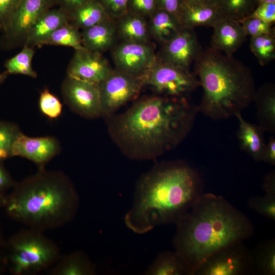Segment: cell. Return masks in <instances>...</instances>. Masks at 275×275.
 <instances>
[{"label":"cell","instance_id":"obj_26","mask_svg":"<svg viewBox=\"0 0 275 275\" xmlns=\"http://www.w3.org/2000/svg\"><path fill=\"white\" fill-rule=\"evenodd\" d=\"M147 275H189L186 266L175 251L159 253L145 271Z\"/></svg>","mask_w":275,"mask_h":275},{"label":"cell","instance_id":"obj_39","mask_svg":"<svg viewBox=\"0 0 275 275\" xmlns=\"http://www.w3.org/2000/svg\"><path fill=\"white\" fill-rule=\"evenodd\" d=\"M20 0H0V30L4 31Z\"/></svg>","mask_w":275,"mask_h":275},{"label":"cell","instance_id":"obj_24","mask_svg":"<svg viewBox=\"0 0 275 275\" xmlns=\"http://www.w3.org/2000/svg\"><path fill=\"white\" fill-rule=\"evenodd\" d=\"M115 23L117 35L122 41L148 43L150 34L146 17L127 11Z\"/></svg>","mask_w":275,"mask_h":275},{"label":"cell","instance_id":"obj_34","mask_svg":"<svg viewBox=\"0 0 275 275\" xmlns=\"http://www.w3.org/2000/svg\"><path fill=\"white\" fill-rule=\"evenodd\" d=\"M238 21L242 25L246 35L251 37L266 35H275L273 25L260 19L246 17Z\"/></svg>","mask_w":275,"mask_h":275},{"label":"cell","instance_id":"obj_33","mask_svg":"<svg viewBox=\"0 0 275 275\" xmlns=\"http://www.w3.org/2000/svg\"><path fill=\"white\" fill-rule=\"evenodd\" d=\"M250 208L271 220H275V196H253L248 200Z\"/></svg>","mask_w":275,"mask_h":275},{"label":"cell","instance_id":"obj_11","mask_svg":"<svg viewBox=\"0 0 275 275\" xmlns=\"http://www.w3.org/2000/svg\"><path fill=\"white\" fill-rule=\"evenodd\" d=\"M55 5L54 0H20L3 31L4 42L9 45L22 41L24 42L32 26L42 14Z\"/></svg>","mask_w":275,"mask_h":275},{"label":"cell","instance_id":"obj_5","mask_svg":"<svg viewBox=\"0 0 275 275\" xmlns=\"http://www.w3.org/2000/svg\"><path fill=\"white\" fill-rule=\"evenodd\" d=\"M194 63L203 91L199 112L213 120L226 119L253 102L256 89L252 72L233 56L210 47Z\"/></svg>","mask_w":275,"mask_h":275},{"label":"cell","instance_id":"obj_29","mask_svg":"<svg viewBox=\"0 0 275 275\" xmlns=\"http://www.w3.org/2000/svg\"><path fill=\"white\" fill-rule=\"evenodd\" d=\"M34 53V47L24 45L20 52L6 61V71L9 74H19L36 78L37 74L32 66Z\"/></svg>","mask_w":275,"mask_h":275},{"label":"cell","instance_id":"obj_13","mask_svg":"<svg viewBox=\"0 0 275 275\" xmlns=\"http://www.w3.org/2000/svg\"><path fill=\"white\" fill-rule=\"evenodd\" d=\"M202 51L194 29L183 28L162 45L157 59L161 62L189 70L191 64Z\"/></svg>","mask_w":275,"mask_h":275},{"label":"cell","instance_id":"obj_27","mask_svg":"<svg viewBox=\"0 0 275 275\" xmlns=\"http://www.w3.org/2000/svg\"><path fill=\"white\" fill-rule=\"evenodd\" d=\"M253 266L257 273L264 275L275 274V243L269 240L258 245L251 252Z\"/></svg>","mask_w":275,"mask_h":275},{"label":"cell","instance_id":"obj_8","mask_svg":"<svg viewBox=\"0 0 275 275\" xmlns=\"http://www.w3.org/2000/svg\"><path fill=\"white\" fill-rule=\"evenodd\" d=\"M144 87L143 75L113 69L99 84L103 116L112 115L125 103L135 98Z\"/></svg>","mask_w":275,"mask_h":275},{"label":"cell","instance_id":"obj_23","mask_svg":"<svg viewBox=\"0 0 275 275\" xmlns=\"http://www.w3.org/2000/svg\"><path fill=\"white\" fill-rule=\"evenodd\" d=\"M48 273L50 275H94L96 267L85 253L75 251L61 255Z\"/></svg>","mask_w":275,"mask_h":275},{"label":"cell","instance_id":"obj_21","mask_svg":"<svg viewBox=\"0 0 275 275\" xmlns=\"http://www.w3.org/2000/svg\"><path fill=\"white\" fill-rule=\"evenodd\" d=\"M253 102L256 107L259 126L264 131L275 132V87L273 84L262 85L256 90Z\"/></svg>","mask_w":275,"mask_h":275},{"label":"cell","instance_id":"obj_2","mask_svg":"<svg viewBox=\"0 0 275 275\" xmlns=\"http://www.w3.org/2000/svg\"><path fill=\"white\" fill-rule=\"evenodd\" d=\"M198 172L182 161L161 162L138 181L126 227L143 234L157 226L176 224L203 194Z\"/></svg>","mask_w":275,"mask_h":275},{"label":"cell","instance_id":"obj_10","mask_svg":"<svg viewBox=\"0 0 275 275\" xmlns=\"http://www.w3.org/2000/svg\"><path fill=\"white\" fill-rule=\"evenodd\" d=\"M62 90L65 102L75 113L91 119L103 116L98 84L67 76Z\"/></svg>","mask_w":275,"mask_h":275},{"label":"cell","instance_id":"obj_20","mask_svg":"<svg viewBox=\"0 0 275 275\" xmlns=\"http://www.w3.org/2000/svg\"><path fill=\"white\" fill-rule=\"evenodd\" d=\"M239 123L237 136L240 149L257 161H262L265 145L264 131L259 125L245 120L240 113L235 115Z\"/></svg>","mask_w":275,"mask_h":275},{"label":"cell","instance_id":"obj_30","mask_svg":"<svg viewBox=\"0 0 275 275\" xmlns=\"http://www.w3.org/2000/svg\"><path fill=\"white\" fill-rule=\"evenodd\" d=\"M258 5L257 0H223L219 10L223 17L239 21L249 16Z\"/></svg>","mask_w":275,"mask_h":275},{"label":"cell","instance_id":"obj_12","mask_svg":"<svg viewBox=\"0 0 275 275\" xmlns=\"http://www.w3.org/2000/svg\"><path fill=\"white\" fill-rule=\"evenodd\" d=\"M112 56L116 69L138 76L144 75L158 60L153 46L134 42L122 41Z\"/></svg>","mask_w":275,"mask_h":275},{"label":"cell","instance_id":"obj_43","mask_svg":"<svg viewBox=\"0 0 275 275\" xmlns=\"http://www.w3.org/2000/svg\"><path fill=\"white\" fill-rule=\"evenodd\" d=\"M262 188L266 194L275 196L274 170L266 175L263 179Z\"/></svg>","mask_w":275,"mask_h":275},{"label":"cell","instance_id":"obj_16","mask_svg":"<svg viewBox=\"0 0 275 275\" xmlns=\"http://www.w3.org/2000/svg\"><path fill=\"white\" fill-rule=\"evenodd\" d=\"M212 28L211 48L228 56H233L246 40L247 35L238 21L223 17Z\"/></svg>","mask_w":275,"mask_h":275},{"label":"cell","instance_id":"obj_42","mask_svg":"<svg viewBox=\"0 0 275 275\" xmlns=\"http://www.w3.org/2000/svg\"><path fill=\"white\" fill-rule=\"evenodd\" d=\"M59 8L68 13L91 0H54Z\"/></svg>","mask_w":275,"mask_h":275},{"label":"cell","instance_id":"obj_18","mask_svg":"<svg viewBox=\"0 0 275 275\" xmlns=\"http://www.w3.org/2000/svg\"><path fill=\"white\" fill-rule=\"evenodd\" d=\"M116 36L115 21L109 19L82 30V45L88 50L102 53L113 46Z\"/></svg>","mask_w":275,"mask_h":275},{"label":"cell","instance_id":"obj_44","mask_svg":"<svg viewBox=\"0 0 275 275\" xmlns=\"http://www.w3.org/2000/svg\"><path fill=\"white\" fill-rule=\"evenodd\" d=\"M0 161V190L11 186H14L10 175L1 164Z\"/></svg>","mask_w":275,"mask_h":275},{"label":"cell","instance_id":"obj_19","mask_svg":"<svg viewBox=\"0 0 275 275\" xmlns=\"http://www.w3.org/2000/svg\"><path fill=\"white\" fill-rule=\"evenodd\" d=\"M222 18L218 8L204 3L185 2L179 16L182 28L187 29L199 26L212 27Z\"/></svg>","mask_w":275,"mask_h":275},{"label":"cell","instance_id":"obj_47","mask_svg":"<svg viewBox=\"0 0 275 275\" xmlns=\"http://www.w3.org/2000/svg\"><path fill=\"white\" fill-rule=\"evenodd\" d=\"M9 74L6 71L0 73V85L5 80Z\"/></svg>","mask_w":275,"mask_h":275},{"label":"cell","instance_id":"obj_14","mask_svg":"<svg viewBox=\"0 0 275 275\" xmlns=\"http://www.w3.org/2000/svg\"><path fill=\"white\" fill-rule=\"evenodd\" d=\"M113 69L102 53L84 48L75 50L68 66L67 76L99 85Z\"/></svg>","mask_w":275,"mask_h":275},{"label":"cell","instance_id":"obj_38","mask_svg":"<svg viewBox=\"0 0 275 275\" xmlns=\"http://www.w3.org/2000/svg\"><path fill=\"white\" fill-rule=\"evenodd\" d=\"M247 17L257 18L273 25L275 22V3L259 4Z\"/></svg>","mask_w":275,"mask_h":275},{"label":"cell","instance_id":"obj_6","mask_svg":"<svg viewBox=\"0 0 275 275\" xmlns=\"http://www.w3.org/2000/svg\"><path fill=\"white\" fill-rule=\"evenodd\" d=\"M12 271L16 275H36L48 270L61 255L57 244L44 232L26 228L10 241Z\"/></svg>","mask_w":275,"mask_h":275},{"label":"cell","instance_id":"obj_1","mask_svg":"<svg viewBox=\"0 0 275 275\" xmlns=\"http://www.w3.org/2000/svg\"><path fill=\"white\" fill-rule=\"evenodd\" d=\"M199 112L188 98L159 95L141 99L109 127L114 140L133 159L154 158L181 142Z\"/></svg>","mask_w":275,"mask_h":275},{"label":"cell","instance_id":"obj_17","mask_svg":"<svg viewBox=\"0 0 275 275\" xmlns=\"http://www.w3.org/2000/svg\"><path fill=\"white\" fill-rule=\"evenodd\" d=\"M69 23L67 13L62 9L51 8L42 14L32 26L24 45L41 47L43 42L56 30Z\"/></svg>","mask_w":275,"mask_h":275},{"label":"cell","instance_id":"obj_48","mask_svg":"<svg viewBox=\"0 0 275 275\" xmlns=\"http://www.w3.org/2000/svg\"><path fill=\"white\" fill-rule=\"evenodd\" d=\"M185 2L189 4L204 3L205 0H185Z\"/></svg>","mask_w":275,"mask_h":275},{"label":"cell","instance_id":"obj_45","mask_svg":"<svg viewBox=\"0 0 275 275\" xmlns=\"http://www.w3.org/2000/svg\"><path fill=\"white\" fill-rule=\"evenodd\" d=\"M11 157L10 152L5 149L0 148V161Z\"/></svg>","mask_w":275,"mask_h":275},{"label":"cell","instance_id":"obj_46","mask_svg":"<svg viewBox=\"0 0 275 275\" xmlns=\"http://www.w3.org/2000/svg\"><path fill=\"white\" fill-rule=\"evenodd\" d=\"M223 1V0H205L204 3L219 8Z\"/></svg>","mask_w":275,"mask_h":275},{"label":"cell","instance_id":"obj_28","mask_svg":"<svg viewBox=\"0 0 275 275\" xmlns=\"http://www.w3.org/2000/svg\"><path fill=\"white\" fill-rule=\"evenodd\" d=\"M79 29L68 23L53 32L42 43L73 48L75 50L84 48Z\"/></svg>","mask_w":275,"mask_h":275},{"label":"cell","instance_id":"obj_37","mask_svg":"<svg viewBox=\"0 0 275 275\" xmlns=\"http://www.w3.org/2000/svg\"><path fill=\"white\" fill-rule=\"evenodd\" d=\"M156 9V0H128L127 11L146 18L151 16Z\"/></svg>","mask_w":275,"mask_h":275},{"label":"cell","instance_id":"obj_7","mask_svg":"<svg viewBox=\"0 0 275 275\" xmlns=\"http://www.w3.org/2000/svg\"><path fill=\"white\" fill-rule=\"evenodd\" d=\"M143 76L145 86L157 95L166 97L188 98L200 86L197 76L189 70L158 60Z\"/></svg>","mask_w":275,"mask_h":275},{"label":"cell","instance_id":"obj_22","mask_svg":"<svg viewBox=\"0 0 275 275\" xmlns=\"http://www.w3.org/2000/svg\"><path fill=\"white\" fill-rule=\"evenodd\" d=\"M149 18L148 27L150 36L162 45L172 39L183 29L178 17L164 10L156 9Z\"/></svg>","mask_w":275,"mask_h":275},{"label":"cell","instance_id":"obj_41","mask_svg":"<svg viewBox=\"0 0 275 275\" xmlns=\"http://www.w3.org/2000/svg\"><path fill=\"white\" fill-rule=\"evenodd\" d=\"M262 161L271 165L275 164V138L271 136L267 143L265 144L262 156Z\"/></svg>","mask_w":275,"mask_h":275},{"label":"cell","instance_id":"obj_40","mask_svg":"<svg viewBox=\"0 0 275 275\" xmlns=\"http://www.w3.org/2000/svg\"><path fill=\"white\" fill-rule=\"evenodd\" d=\"M185 2V0H156V9L170 12L179 18L180 13Z\"/></svg>","mask_w":275,"mask_h":275},{"label":"cell","instance_id":"obj_3","mask_svg":"<svg viewBox=\"0 0 275 275\" xmlns=\"http://www.w3.org/2000/svg\"><path fill=\"white\" fill-rule=\"evenodd\" d=\"M176 225L173 245L189 275L216 252L254 233L253 224L243 213L212 193H203Z\"/></svg>","mask_w":275,"mask_h":275},{"label":"cell","instance_id":"obj_9","mask_svg":"<svg viewBox=\"0 0 275 275\" xmlns=\"http://www.w3.org/2000/svg\"><path fill=\"white\" fill-rule=\"evenodd\" d=\"M251 252L241 242L228 245L207 258L194 275H244L253 271Z\"/></svg>","mask_w":275,"mask_h":275},{"label":"cell","instance_id":"obj_49","mask_svg":"<svg viewBox=\"0 0 275 275\" xmlns=\"http://www.w3.org/2000/svg\"><path fill=\"white\" fill-rule=\"evenodd\" d=\"M259 4L262 3H275V0H257Z\"/></svg>","mask_w":275,"mask_h":275},{"label":"cell","instance_id":"obj_36","mask_svg":"<svg viewBox=\"0 0 275 275\" xmlns=\"http://www.w3.org/2000/svg\"><path fill=\"white\" fill-rule=\"evenodd\" d=\"M108 17L116 20L127 12L128 0H97Z\"/></svg>","mask_w":275,"mask_h":275},{"label":"cell","instance_id":"obj_15","mask_svg":"<svg viewBox=\"0 0 275 275\" xmlns=\"http://www.w3.org/2000/svg\"><path fill=\"white\" fill-rule=\"evenodd\" d=\"M60 150L59 143L54 138L30 137L21 132L12 144L10 153L11 157L25 158L42 168Z\"/></svg>","mask_w":275,"mask_h":275},{"label":"cell","instance_id":"obj_4","mask_svg":"<svg viewBox=\"0 0 275 275\" xmlns=\"http://www.w3.org/2000/svg\"><path fill=\"white\" fill-rule=\"evenodd\" d=\"M7 199V209L15 220L42 232L61 227L75 217L79 197L69 177L59 171L39 168L35 174L15 183Z\"/></svg>","mask_w":275,"mask_h":275},{"label":"cell","instance_id":"obj_31","mask_svg":"<svg viewBox=\"0 0 275 275\" xmlns=\"http://www.w3.org/2000/svg\"><path fill=\"white\" fill-rule=\"evenodd\" d=\"M250 48L261 65L268 64L275 58V35L252 37Z\"/></svg>","mask_w":275,"mask_h":275},{"label":"cell","instance_id":"obj_25","mask_svg":"<svg viewBox=\"0 0 275 275\" xmlns=\"http://www.w3.org/2000/svg\"><path fill=\"white\" fill-rule=\"evenodd\" d=\"M67 14L69 23L78 29L84 30L111 19L97 0H91Z\"/></svg>","mask_w":275,"mask_h":275},{"label":"cell","instance_id":"obj_32","mask_svg":"<svg viewBox=\"0 0 275 275\" xmlns=\"http://www.w3.org/2000/svg\"><path fill=\"white\" fill-rule=\"evenodd\" d=\"M39 106L41 113L51 119L59 117L62 112L63 105L60 100L47 88L40 93Z\"/></svg>","mask_w":275,"mask_h":275},{"label":"cell","instance_id":"obj_35","mask_svg":"<svg viewBox=\"0 0 275 275\" xmlns=\"http://www.w3.org/2000/svg\"><path fill=\"white\" fill-rule=\"evenodd\" d=\"M21 132L15 124L0 120V148L10 152L12 144Z\"/></svg>","mask_w":275,"mask_h":275}]
</instances>
